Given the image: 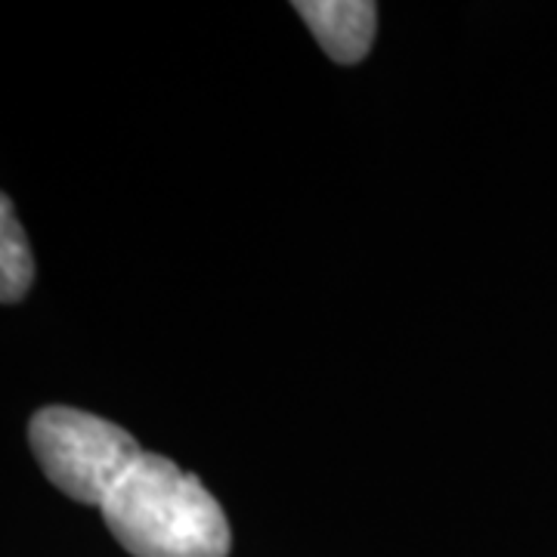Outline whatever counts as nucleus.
<instances>
[{
    "mask_svg": "<svg viewBox=\"0 0 557 557\" xmlns=\"http://www.w3.org/2000/svg\"><path fill=\"white\" fill-rule=\"evenodd\" d=\"M100 511L134 557H226L233 545L218 498L159 453H143Z\"/></svg>",
    "mask_w": 557,
    "mask_h": 557,
    "instance_id": "1",
    "label": "nucleus"
},
{
    "mask_svg": "<svg viewBox=\"0 0 557 557\" xmlns=\"http://www.w3.org/2000/svg\"><path fill=\"white\" fill-rule=\"evenodd\" d=\"M28 443L44 478L90 508H102L143 456L134 434L121 424L72 406L38 409L28 421Z\"/></svg>",
    "mask_w": 557,
    "mask_h": 557,
    "instance_id": "2",
    "label": "nucleus"
},
{
    "mask_svg": "<svg viewBox=\"0 0 557 557\" xmlns=\"http://www.w3.org/2000/svg\"><path fill=\"white\" fill-rule=\"evenodd\" d=\"M295 10L310 25L329 60L357 65L375 40L379 3L372 0H298Z\"/></svg>",
    "mask_w": 557,
    "mask_h": 557,
    "instance_id": "3",
    "label": "nucleus"
},
{
    "mask_svg": "<svg viewBox=\"0 0 557 557\" xmlns=\"http://www.w3.org/2000/svg\"><path fill=\"white\" fill-rule=\"evenodd\" d=\"M35 282V255L13 211L10 196L0 199V300L20 304Z\"/></svg>",
    "mask_w": 557,
    "mask_h": 557,
    "instance_id": "4",
    "label": "nucleus"
}]
</instances>
